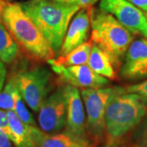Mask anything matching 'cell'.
I'll list each match as a JSON object with an SVG mask.
<instances>
[{
    "label": "cell",
    "instance_id": "21",
    "mask_svg": "<svg viewBox=\"0 0 147 147\" xmlns=\"http://www.w3.org/2000/svg\"><path fill=\"white\" fill-rule=\"evenodd\" d=\"M0 129L4 131L8 135L10 134V127L8 124V119H7V111L0 109Z\"/></svg>",
    "mask_w": 147,
    "mask_h": 147
},
{
    "label": "cell",
    "instance_id": "12",
    "mask_svg": "<svg viewBox=\"0 0 147 147\" xmlns=\"http://www.w3.org/2000/svg\"><path fill=\"white\" fill-rule=\"evenodd\" d=\"M91 24L88 8H81L74 16L64 38L58 56H64L88 42Z\"/></svg>",
    "mask_w": 147,
    "mask_h": 147
},
{
    "label": "cell",
    "instance_id": "18",
    "mask_svg": "<svg viewBox=\"0 0 147 147\" xmlns=\"http://www.w3.org/2000/svg\"><path fill=\"white\" fill-rule=\"evenodd\" d=\"M12 98L14 102V107L12 111L16 114V116L27 125L35 126L36 123L34 119L31 115V113L28 110L25 100L21 97V94L19 93L15 84L13 85L12 88Z\"/></svg>",
    "mask_w": 147,
    "mask_h": 147
},
{
    "label": "cell",
    "instance_id": "11",
    "mask_svg": "<svg viewBox=\"0 0 147 147\" xmlns=\"http://www.w3.org/2000/svg\"><path fill=\"white\" fill-rule=\"evenodd\" d=\"M120 69L121 77L137 80L147 77V39L144 37L133 39L124 55Z\"/></svg>",
    "mask_w": 147,
    "mask_h": 147
},
{
    "label": "cell",
    "instance_id": "15",
    "mask_svg": "<svg viewBox=\"0 0 147 147\" xmlns=\"http://www.w3.org/2000/svg\"><path fill=\"white\" fill-rule=\"evenodd\" d=\"M92 48V43L89 40L73 49L67 54L64 56H58L57 58L52 59L47 62L50 65H57L63 67L88 65Z\"/></svg>",
    "mask_w": 147,
    "mask_h": 147
},
{
    "label": "cell",
    "instance_id": "20",
    "mask_svg": "<svg viewBox=\"0 0 147 147\" xmlns=\"http://www.w3.org/2000/svg\"><path fill=\"white\" fill-rule=\"evenodd\" d=\"M125 93H135L141 96L147 101V79L139 84L123 88Z\"/></svg>",
    "mask_w": 147,
    "mask_h": 147
},
{
    "label": "cell",
    "instance_id": "29",
    "mask_svg": "<svg viewBox=\"0 0 147 147\" xmlns=\"http://www.w3.org/2000/svg\"><path fill=\"white\" fill-rule=\"evenodd\" d=\"M145 13V16H146V21H147V11L146 12H144Z\"/></svg>",
    "mask_w": 147,
    "mask_h": 147
},
{
    "label": "cell",
    "instance_id": "8",
    "mask_svg": "<svg viewBox=\"0 0 147 147\" xmlns=\"http://www.w3.org/2000/svg\"><path fill=\"white\" fill-rule=\"evenodd\" d=\"M99 8L115 16L134 35L147 39V21L144 11L127 0H100Z\"/></svg>",
    "mask_w": 147,
    "mask_h": 147
},
{
    "label": "cell",
    "instance_id": "1",
    "mask_svg": "<svg viewBox=\"0 0 147 147\" xmlns=\"http://www.w3.org/2000/svg\"><path fill=\"white\" fill-rule=\"evenodd\" d=\"M20 5L42 33L54 53L58 54L69 26L80 9L79 6L63 4L53 0H29Z\"/></svg>",
    "mask_w": 147,
    "mask_h": 147
},
{
    "label": "cell",
    "instance_id": "17",
    "mask_svg": "<svg viewBox=\"0 0 147 147\" xmlns=\"http://www.w3.org/2000/svg\"><path fill=\"white\" fill-rule=\"evenodd\" d=\"M19 55V47L3 24L0 25V61L3 63L14 62Z\"/></svg>",
    "mask_w": 147,
    "mask_h": 147
},
{
    "label": "cell",
    "instance_id": "19",
    "mask_svg": "<svg viewBox=\"0 0 147 147\" xmlns=\"http://www.w3.org/2000/svg\"><path fill=\"white\" fill-rule=\"evenodd\" d=\"M13 82L9 79L7 83L3 87V88L0 92V109L6 110H13L14 102L12 98V88Z\"/></svg>",
    "mask_w": 147,
    "mask_h": 147
},
{
    "label": "cell",
    "instance_id": "22",
    "mask_svg": "<svg viewBox=\"0 0 147 147\" xmlns=\"http://www.w3.org/2000/svg\"><path fill=\"white\" fill-rule=\"evenodd\" d=\"M0 147H12L8 135L2 129H0Z\"/></svg>",
    "mask_w": 147,
    "mask_h": 147
},
{
    "label": "cell",
    "instance_id": "3",
    "mask_svg": "<svg viewBox=\"0 0 147 147\" xmlns=\"http://www.w3.org/2000/svg\"><path fill=\"white\" fill-rule=\"evenodd\" d=\"M91 24V39L105 52L115 69H119L121 59L133 41L134 34L117 21L115 16L100 8H88Z\"/></svg>",
    "mask_w": 147,
    "mask_h": 147
},
{
    "label": "cell",
    "instance_id": "26",
    "mask_svg": "<svg viewBox=\"0 0 147 147\" xmlns=\"http://www.w3.org/2000/svg\"><path fill=\"white\" fill-rule=\"evenodd\" d=\"M98 0H79L78 5L81 8H89L94 5Z\"/></svg>",
    "mask_w": 147,
    "mask_h": 147
},
{
    "label": "cell",
    "instance_id": "6",
    "mask_svg": "<svg viewBox=\"0 0 147 147\" xmlns=\"http://www.w3.org/2000/svg\"><path fill=\"white\" fill-rule=\"evenodd\" d=\"M52 73L45 67L22 69L15 73L11 80L21 97L34 112L38 113L42 102L51 92Z\"/></svg>",
    "mask_w": 147,
    "mask_h": 147
},
{
    "label": "cell",
    "instance_id": "25",
    "mask_svg": "<svg viewBox=\"0 0 147 147\" xmlns=\"http://www.w3.org/2000/svg\"><path fill=\"white\" fill-rule=\"evenodd\" d=\"M140 137H141V144L142 146L147 147V117L146 118V120L144 122V124L142 127V134Z\"/></svg>",
    "mask_w": 147,
    "mask_h": 147
},
{
    "label": "cell",
    "instance_id": "14",
    "mask_svg": "<svg viewBox=\"0 0 147 147\" xmlns=\"http://www.w3.org/2000/svg\"><path fill=\"white\" fill-rule=\"evenodd\" d=\"M31 132L36 147H84L65 132L48 134L35 126H31Z\"/></svg>",
    "mask_w": 147,
    "mask_h": 147
},
{
    "label": "cell",
    "instance_id": "2",
    "mask_svg": "<svg viewBox=\"0 0 147 147\" xmlns=\"http://www.w3.org/2000/svg\"><path fill=\"white\" fill-rule=\"evenodd\" d=\"M147 113V101L135 93L115 95L109 101L105 114L107 146L114 147L142 122Z\"/></svg>",
    "mask_w": 147,
    "mask_h": 147
},
{
    "label": "cell",
    "instance_id": "24",
    "mask_svg": "<svg viewBox=\"0 0 147 147\" xmlns=\"http://www.w3.org/2000/svg\"><path fill=\"white\" fill-rule=\"evenodd\" d=\"M144 12L147 11V0H127Z\"/></svg>",
    "mask_w": 147,
    "mask_h": 147
},
{
    "label": "cell",
    "instance_id": "27",
    "mask_svg": "<svg viewBox=\"0 0 147 147\" xmlns=\"http://www.w3.org/2000/svg\"><path fill=\"white\" fill-rule=\"evenodd\" d=\"M7 3H8V1L7 0H0V25L3 24V11Z\"/></svg>",
    "mask_w": 147,
    "mask_h": 147
},
{
    "label": "cell",
    "instance_id": "30",
    "mask_svg": "<svg viewBox=\"0 0 147 147\" xmlns=\"http://www.w3.org/2000/svg\"><path fill=\"white\" fill-rule=\"evenodd\" d=\"M7 1H12V0H7Z\"/></svg>",
    "mask_w": 147,
    "mask_h": 147
},
{
    "label": "cell",
    "instance_id": "5",
    "mask_svg": "<svg viewBox=\"0 0 147 147\" xmlns=\"http://www.w3.org/2000/svg\"><path fill=\"white\" fill-rule=\"evenodd\" d=\"M124 92L123 88L111 87L82 89L80 94L86 112V134L93 144L101 142L105 136V114L110 100L115 95Z\"/></svg>",
    "mask_w": 147,
    "mask_h": 147
},
{
    "label": "cell",
    "instance_id": "28",
    "mask_svg": "<svg viewBox=\"0 0 147 147\" xmlns=\"http://www.w3.org/2000/svg\"><path fill=\"white\" fill-rule=\"evenodd\" d=\"M53 1L63 4H78L79 3V0H53Z\"/></svg>",
    "mask_w": 147,
    "mask_h": 147
},
{
    "label": "cell",
    "instance_id": "13",
    "mask_svg": "<svg viewBox=\"0 0 147 147\" xmlns=\"http://www.w3.org/2000/svg\"><path fill=\"white\" fill-rule=\"evenodd\" d=\"M10 127L9 138L16 147H36L33 140L31 126L24 123L11 110L7 111Z\"/></svg>",
    "mask_w": 147,
    "mask_h": 147
},
{
    "label": "cell",
    "instance_id": "10",
    "mask_svg": "<svg viewBox=\"0 0 147 147\" xmlns=\"http://www.w3.org/2000/svg\"><path fill=\"white\" fill-rule=\"evenodd\" d=\"M51 67L62 81L76 88L96 89L105 88L110 84L109 79L95 73L88 65L69 67L51 65Z\"/></svg>",
    "mask_w": 147,
    "mask_h": 147
},
{
    "label": "cell",
    "instance_id": "4",
    "mask_svg": "<svg viewBox=\"0 0 147 147\" xmlns=\"http://www.w3.org/2000/svg\"><path fill=\"white\" fill-rule=\"evenodd\" d=\"M3 24L30 57L39 62H47L55 58L56 54L20 3L8 2L3 11Z\"/></svg>",
    "mask_w": 147,
    "mask_h": 147
},
{
    "label": "cell",
    "instance_id": "9",
    "mask_svg": "<svg viewBox=\"0 0 147 147\" xmlns=\"http://www.w3.org/2000/svg\"><path fill=\"white\" fill-rule=\"evenodd\" d=\"M67 102L65 133L76 142L86 147L88 141L86 134V117L84 102L78 88L70 85L64 86Z\"/></svg>",
    "mask_w": 147,
    "mask_h": 147
},
{
    "label": "cell",
    "instance_id": "23",
    "mask_svg": "<svg viewBox=\"0 0 147 147\" xmlns=\"http://www.w3.org/2000/svg\"><path fill=\"white\" fill-rule=\"evenodd\" d=\"M6 76H7V70L4 63L0 61V92L4 87Z\"/></svg>",
    "mask_w": 147,
    "mask_h": 147
},
{
    "label": "cell",
    "instance_id": "7",
    "mask_svg": "<svg viewBox=\"0 0 147 147\" xmlns=\"http://www.w3.org/2000/svg\"><path fill=\"white\" fill-rule=\"evenodd\" d=\"M67 102L64 87L49 94L38 111V123L42 131L53 134L66 125Z\"/></svg>",
    "mask_w": 147,
    "mask_h": 147
},
{
    "label": "cell",
    "instance_id": "16",
    "mask_svg": "<svg viewBox=\"0 0 147 147\" xmlns=\"http://www.w3.org/2000/svg\"><path fill=\"white\" fill-rule=\"evenodd\" d=\"M88 65L95 73L105 79H116V70L113 66L110 58L96 45H92Z\"/></svg>",
    "mask_w": 147,
    "mask_h": 147
}]
</instances>
